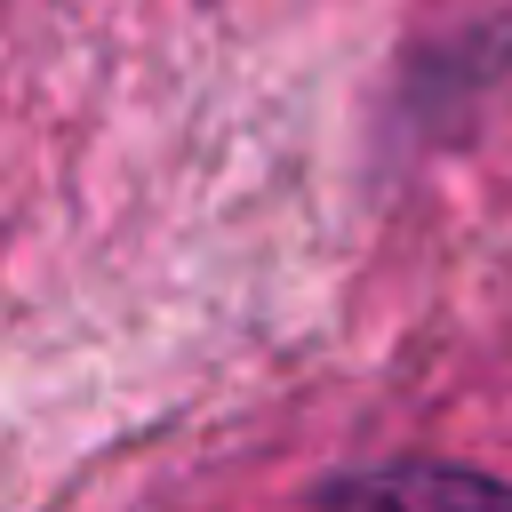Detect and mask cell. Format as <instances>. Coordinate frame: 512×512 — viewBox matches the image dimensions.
Instances as JSON below:
<instances>
[{
    "label": "cell",
    "mask_w": 512,
    "mask_h": 512,
    "mask_svg": "<svg viewBox=\"0 0 512 512\" xmlns=\"http://www.w3.org/2000/svg\"><path fill=\"white\" fill-rule=\"evenodd\" d=\"M320 512H512V480L440 456H384L320 480Z\"/></svg>",
    "instance_id": "cell-1"
}]
</instances>
